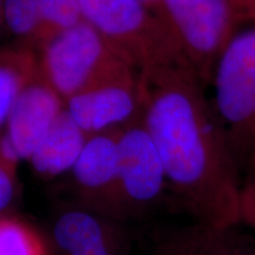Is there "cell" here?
<instances>
[{
    "label": "cell",
    "mask_w": 255,
    "mask_h": 255,
    "mask_svg": "<svg viewBox=\"0 0 255 255\" xmlns=\"http://www.w3.org/2000/svg\"><path fill=\"white\" fill-rule=\"evenodd\" d=\"M83 21L138 73L156 57L177 46L163 21L141 0H77Z\"/></svg>",
    "instance_id": "5"
},
{
    "label": "cell",
    "mask_w": 255,
    "mask_h": 255,
    "mask_svg": "<svg viewBox=\"0 0 255 255\" xmlns=\"http://www.w3.org/2000/svg\"><path fill=\"white\" fill-rule=\"evenodd\" d=\"M232 2L238 11H244L248 13L252 4L254 2V0H232Z\"/></svg>",
    "instance_id": "22"
},
{
    "label": "cell",
    "mask_w": 255,
    "mask_h": 255,
    "mask_svg": "<svg viewBox=\"0 0 255 255\" xmlns=\"http://www.w3.org/2000/svg\"><path fill=\"white\" fill-rule=\"evenodd\" d=\"M232 0H161V18L203 84L238 25Z\"/></svg>",
    "instance_id": "4"
},
{
    "label": "cell",
    "mask_w": 255,
    "mask_h": 255,
    "mask_svg": "<svg viewBox=\"0 0 255 255\" xmlns=\"http://www.w3.org/2000/svg\"><path fill=\"white\" fill-rule=\"evenodd\" d=\"M119 154L116 194L135 206L156 202L169 183L157 146L143 124L121 132Z\"/></svg>",
    "instance_id": "6"
},
{
    "label": "cell",
    "mask_w": 255,
    "mask_h": 255,
    "mask_svg": "<svg viewBox=\"0 0 255 255\" xmlns=\"http://www.w3.org/2000/svg\"><path fill=\"white\" fill-rule=\"evenodd\" d=\"M2 23L12 34L27 38L41 32L36 0H2Z\"/></svg>",
    "instance_id": "15"
},
{
    "label": "cell",
    "mask_w": 255,
    "mask_h": 255,
    "mask_svg": "<svg viewBox=\"0 0 255 255\" xmlns=\"http://www.w3.org/2000/svg\"><path fill=\"white\" fill-rule=\"evenodd\" d=\"M30 58L14 51L0 52V132L5 129L8 116L21 89L32 77Z\"/></svg>",
    "instance_id": "13"
},
{
    "label": "cell",
    "mask_w": 255,
    "mask_h": 255,
    "mask_svg": "<svg viewBox=\"0 0 255 255\" xmlns=\"http://www.w3.org/2000/svg\"><path fill=\"white\" fill-rule=\"evenodd\" d=\"M142 124L163 162L169 186L197 222L233 228L241 222L240 173L202 81L178 47L138 73Z\"/></svg>",
    "instance_id": "1"
},
{
    "label": "cell",
    "mask_w": 255,
    "mask_h": 255,
    "mask_svg": "<svg viewBox=\"0 0 255 255\" xmlns=\"http://www.w3.org/2000/svg\"><path fill=\"white\" fill-rule=\"evenodd\" d=\"M210 84L213 109L241 173L255 152V19L244 27L237 25Z\"/></svg>",
    "instance_id": "2"
},
{
    "label": "cell",
    "mask_w": 255,
    "mask_h": 255,
    "mask_svg": "<svg viewBox=\"0 0 255 255\" xmlns=\"http://www.w3.org/2000/svg\"><path fill=\"white\" fill-rule=\"evenodd\" d=\"M36 4L41 26L43 30H49V36L68 30L83 21L77 0H36Z\"/></svg>",
    "instance_id": "16"
},
{
    "label": "cell",
    "mask_w": 255,
    "mask_h": 255,
    "mask_svg": "<svg viewBox=\"0 0 255 255\" xmlns=\"http://www.w3.org/2000/svg\"><path fill=\"white\" fill-rule=\"evenodd\" d=\"M87 138V133L73 122L64 108L58 119L34 149L28 162L41 176H59L72 170Z\"/></svg>",
    "instance_id": "10"
},
{
    "label": "cell",
    "mask_w": 255,
    "mask_h": 255,
    "mask_svg": "<svg viewBox=\"0 0 255 255\" xmlns=\"http://www.w3.org/2000/svg\"><path fill=\"white\" fill-rule=\"evenodd\" d=\"M110 82L89 88L65 101V110L88 136L108 132L141 110L138 81Z\"/></svg>",
    "instance_id": "7"
},
{
    "label": "cell",
    "mask_w": 255,
    "mask_h": 255,
    "mask_svg": "<svg viewBox=\"0 0 255 255\" xmlns=\"http://www.w3.org/2000/svg\"><path fill=\"white\" fill-rule=\"evenodd\" d=\"M53 238L65 255H117L110 228L87 210L63 213L55 223Z\"/></svg>",
    "instance_id": "12"
},
{
    "label": "cell",
    "mask_w": 255,
    "mask_h": 255,
    "mask_svg": "<svg viewBox=\"0 0 255 255\" xmlns=\"http://www.w3.org/2000/svg\"><path fill=\"white\" fill-rule=\"evenodd\" d=\"M41 66L44 81L64 102L96 85L130 81V66L85 21L45 38Z\"/></svg>",
    "instance_id": "3"
},
{
    "label": "cell",
    "mask_w": 255,
    "mask_h": 255,
    "mask_svg": "<svg viewBox=\"0 0 255 255\" xmlns=\"http://www.w3.org/2000/svg\"><path fill=\"white\" fill-rule=\"evenodd\" d=\"M240 220L255 229V191L241 189Z\"/></svg>",
    "instance_id": "19"
},
{
    "label": "cell",
    "mask_w": 255,
    "mask_h": 255,
    "mask_svg": "<svg viewBox=\"0 0 255 255\" xmlns=\"http://www.w3.org/2000/svg\"><path fill=\"white\" fill-rule=\"evenodd\" d=\"M2 8V0H0V11H1Z\"/></svg>",
    "instance_id": "25"
},
{
    "label": "cell",
    "mask_w": 255,
    "mask_h": 255,
    "mask_svg": "<svg viewBox=\"0 0 255 255\" xmlns=\"http://www.w3.org/2000/svg\"><path fill=\"white\" fill-rule=\"evenodd\" d=\"M0 255H47L43 239L13 216H0Z\"/></svg>",
    "instance_id": "14"
},
{
    "label": "cell",
    "mask_w": 255,
    "mask_h": 255,
    "mask_svg": "<svg viewBox=\"0 0 255 255\" xmlns=\"http://www.w3.org/2000/svg\"><path fill=\"white\" fill-rule=\"evenodd\" d=\"M119 162V136L96 133L88 136L71 171L82 189L96 194L116 193Z\"/></svg>",
    "instance_id": "11"
},
{
    "label": "cell",
    "mask_w": 255,
    "mask_h": 255,
    "mask_svg": "<svg viewBox=\"0 0 255 255\" xmlns=\"http://www.w3.org/2000/svg\"><path fill=\"white\" fill-rule=\"evenodd\" d=\"M248 14H250L251 17L253 18V19H255V0H254V2H253V5L251 6L250 12H248Z\"/></svg>",
    "instance_id": "23"
},
{
    "label": "cell",
    "mask_w": 255,
    "mask_h": 255,
    "mask_svg": "<svg viewBox=\"0 0 255 255\" xmlns=\"http://www.w3.org/2000/svg\"><path fill=\"white\" fill-rule=\"evenodd\" d=\"M233 228L193 226L157 233L152 255H255V246Z\"/></svg>",
    "instance_id": "9"
},
{
    "label": "cell",
    "mask_w": 255,
    "mask_h": 255,
    "mask_svg": "<svg viewBox=\"0 0 255 255\" xmlns=\"http://www.w3.org/2000/svg\"><path fill=\"white\" fill-rule=\"evenodd\" d=\"M15 196L14 174L0 164V216L11 206Z\"/></svg>",
    "instance_id": "17"
},
{
    "label": "cell",
    "mask_w": 255,
    "mask_h": 255,
    "mask_svg": "<svg viewBox=\"0 0 255 255\" xmlns=\"http://www.w3.org/2000/svg\"><path fill=\"white\" fill-rule=\"evenodd\" d=\"M247 178L246 182L242 183L241 189H247V190H253L255 191V152L252 156L250 163L247 165Z\"/></svg>",
    "instance_id": "20"
},
{
    "label": "cell",
    "mask_w": 255,
    "mask_h": 255,
    "mask_svg": "<svg viewBox=\"0 0 255 255\" xmlns=\"http://www.w3.org/2000/svg\"><path fill=\"white\" fill-rule=\"evenodd\" d=\"M2 24V15H1V11H0V25Z\"/></svg>",
    "instance_id": "24"
},
{
    "label": "cell",
    "mask_w": 255,
    "mask_h": 255,
    "mask_svg": "<svg viewBox=\"0 0 255 255\" xmlns=\"http://www.w3.org/2000/svg\"><path fill=\"white\" fill-rule=\"evenodd\" d=\"M146 7H148L155 15L161 19V0H141ZM164 24V23H163Z\"/></svg>",
    "instance_id": "21"
},
{
    "label": "cell",
    "mask_w": 255,
    "mask_h": 255,
    "mask_svg": "<svg viewBox=\"0 0 255 255\" xmlns=\"http://www.w3.org/2000/svg\"><path fill=\"white\" fill-rule=\"evenodd\" d=\"M64 108L65 102L45 81H33L32 76L21 89L4 131L23 161L30 159Z\"/></svg>",
    "instance_id": "8"
},
{
    "label": "cell",
    "mask_w": 255,
    "mask_h": 255,
    "mask_svg": "<svg viewBox=\"0 0 255 255\" xmlns=\"http://www.w3.org/2000/svg\"><path fill=\"white\" fill-rule=\"evenodd\" d=\"M23 161L15 145L4 130L0 132V164L14 174V169Z\"/></svg>",
    "instance_id": "18"
}]
</instances>
